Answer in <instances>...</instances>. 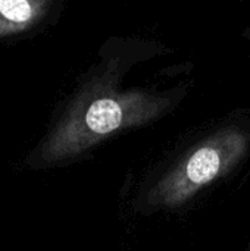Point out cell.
Masks as SVG:
<instances>
[{"instance_id":"1","label":"cell","mask_w":250,"mask_h":251,"mask_svg":"<svg viewBox=\"0 0 250 251\" xmlns=\"http://www.w3.org/2000/svg\"><path fill=\"white\" fill-rule=\"evenodd\" d=\"M167 93L122 90L111 78L87 84L44 140L40 157L59 163L85 153L109 135L146 125L172 107Z\"/></svg>"},{"instance_id":"2","label":"cell","mask_w":250,"mask_h":251,"mask_svg":"<svg viewBox=\"0 0 250 251\" xmlns=\"http://www.w3.org/2000/svg\"><path fill=\"white\" fill-rule=\"evenodd\" d=\"M249 146V131L240 126H225L208 135L155 182L147 203L167 209L186 203L240 162Z\"/></svg>"},{"instance_id":"3","label":"cell","mask_w":250,"mask_h":251,"mask_svg":"<svg viewBox=\"0 0 250 251\" xmlns=\"http://www.w3.org/2000/svg\"><path fill=\"white\" fill-rule=\"evenodd\" d=\"M49 4L40 0H0V37L27 29L46 13Z\"/></svg>"}]
</instances>
